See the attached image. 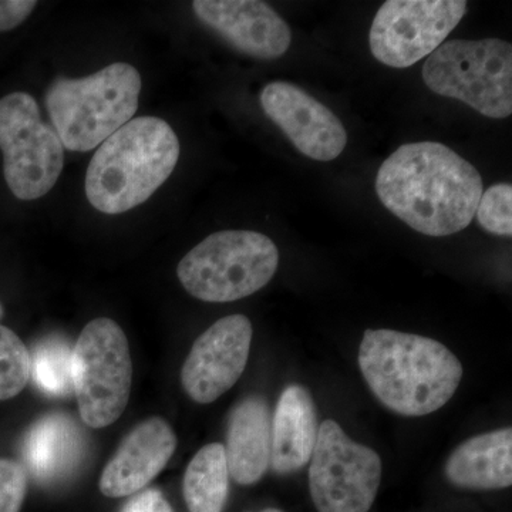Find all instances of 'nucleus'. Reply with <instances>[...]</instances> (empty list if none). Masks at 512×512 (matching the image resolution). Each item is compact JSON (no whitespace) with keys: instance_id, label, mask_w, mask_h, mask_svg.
<instances>
[{"instance_id":"25","label":"nucleus","mask_w":512,"mask_h":512,"mask_svg":"<svg viewBox=\"0 0 512 512\" xmlns=\"http://www.w3.org/2000/svg\"><path fill=\"white\" fill-rule=\"evenodd\" d=\"M123 512H173V510L160 491L147 490L128 501Z\"/></svg>"},{"instance_id":"24","label":"nucleus","mask_w":512,"mask_h":512,"mask_svg":"<svg viewBox=\"0 0 512 512\" xmlns=\"http://www.w3.org/2000/svg\"><path fill=\"white\" fill-rule=\"evenodd\" d=\"M36 5L33 0H0V32L15 29L25 22Z\"/></svg>"},{"instance_id":"26","label":"nucleus","mask_w":512,"mask_h":512,"mask_svg":"<svg viewBox=\"0 0 512 512\" xmlns=\"http://www.w3.org/2000/svg\"><path fill=\"white\" fill-rule=\"evenodd\" d=\"M261 512H282V511L275 510V508H268V510H264V511H261Z\"/></svg>"},{"instance_id":"6","label":"nucleus","mask_w":512,"mask_h":512,"mask_svg":"<svg viewBox=\"0 0 512 512\" xmlns=\"http://www.w3.org/2000/svg\"><path fill=\"white\" fill-rule=\"evenodd\" d=\"M431 92L463 101L490 119L512 114V46L501 39L448 40L423 66Z\"/></svg>"},{"instance_id":"21","label":"nucleus","mask_w":512,"mask_h":512,"mask_svg":"<svg viewBox=\"0 0 512 512\" xmlns=\"http://www.w3.org/2000/svg\"><path fill=\"white\" fill-rule=\"evenodd\" d=\"M29 379V350L13 330L0 325V402L18 396Z\"/></svg>"},{"instance_id":"9","label":"nucleus","mask_w":512,"mask_h":512,"mask_svg":"<svg viewBox=\"0 0 512 512\" xmlns=\"http://www.w3.org/2000/svg\"><path fill=\"white\" fill-rule=\"evenodd\" d=\"M309 463L316 510L369 512L382 481V460L375 450L350 439L335 420H325Z\"/></svg>"},{"instance_id":"10","label":"nucleus","mask_w":512,"mask_h":512,"mask_svg":"<svg viewBox=\"0 0 512 512\" xmlns=\"http://www.w3.org/2000/svg\"><path fill=\"white\" fill-rule=\"evenodd\" d=\"M466 10L464 0H387L370 28V52L394 69L413 66L443 45Z\"/></svg>"},{"instance_id":"2","label":"nucleus","mask_w":512,"mask_h":512,"mask_svg":"<svg viewBox=\"0 0 512 512\" xmlns=\"http://www.w3.org/2000/svg\"><path fill=\"white\" fill-rule=\"evenodd\" d=\"M359 366L379 402L406 417L437 412L463 379V365L443 343L390 329L366 330Z\"/></svg>"},{"instance_id":"7","label":"nucleus","mask_w":512,"mask_h":512,"mask_svg":"<svg viewBox=\"0 0 512 512\" xmlns=\"http://www.w3.org/2000/svg\"><path fill=\"white\" fill-rule=\"evenodd\" d=\"M72 377L80 416L87 426L103 429L124 413L133 363L126 335L114 320L87 323L73 349Z\"/></svg>"},{"instance_id":"12","label":"nucleus","mask_w":512,"mask_h":512,"mask_svg":"<svg viewBox=\"0 0 512 512\" xmlns=\"http://www.w3.org/2000/svg\"><path fill=\"white\" fill-rule=\"evenodd\" d=\"M262 109L303 156L316 161L338 158L348 144L342 121L295 84L274 82L262 89Z\"/></svg>"},{"instance_id":"27","label":"nucleus","mask_w":512,"mask_h":512,"mask_svg":"<svg viewBox=\"0 0 512 512\" xmlns=\"http://www.w3.org/2000/svg\"><path fill=\"white\" fill-rule=\"evenodd\" d=\"M3 313H5V311H3L2 303H0V319L3 318Z\"/></svg>"},{"instance_id":"16","label":"nucleus","mask_w":512,"mask_h":512,"mask_svg":"<svg viewBox=\"0 0 512 512\" xmlns=\"http://www.w3.org/2000/svg\"><path fill=\"white\" fill-rule=\"evenodd\" d=\"M318 431V413L311 393L299 384L286 387L272 420V470L288 476L305 467L311 461Z\"/></svg>"},{"instance_id":"3","label":"nucleus","mask_w":512,"mask_h":512,"mask_svg":"<svg viewBox=\"0 0 512 512\" xmlns=\"http://www.w3.org/2000/svg\"><path fill=\"white\" fill-rule=\"evenodd\" d=\"M180 141L158 117H138L107 138L86 173V195L104 214H123L144 204L173 174Z\"/></svg>"},{"instance_id":"11","label":"nucleus","mask_w":512,"mask_h":512,"mask_svg":"<svg viewBox=\"0 0 512 512\" xmlns=\"http://www.w3.org/2000/svg\"><path fill=\"white\" fill-rule=\"evenodd\" d=\"M251 320L225 316L195 340L185 359L181 383L194 402L210 404L228 392L247 367L251 350Z\"/></svg>"},{"instance_id":"15","label":"nucleus","mask_w":512,"mask_h":512,"mask_svg":"<svg viewBox=\"0 0 512 512\" xmlns=\"http://www.w3.org/2000/svg\"><path fill=\"white\" fill-rule=\"evenodd\" d=\"M272 419L264 397L249 396L232 410L228 420L227 457L229 477L252 485L271 466Z\"/></svg>"},{"instance_id":"17","label":"nucleus","mask_w":512,"mask_h":512,"mask_svg":"<svg viewBox=\"0 0 512 512\" xmlns=\"http://www.w3.org/2000/svg\"><path fill=\"white\" fill-rule=\"evenodd\" d=\"M446 477L467 490H503L512 484V430L471 437L451 453Z\"/></svg>"},{"instance_id":"20","label":"nucleus","mask_w":512,"mask_h":512,"mask_svg":"<svg viewBox=\"0 0 512 512\" xmlns=\"http://www.w3.org/2000/svg\"><path fill=\"white\" fill-rule=\"evenodd\" d=\"M73 350L66 340L49 338L30 355V377L47 396L66 397L73 393Z\"/></svg>"},{"instance_id":"19","label":"nucleus","mask_w":512,"mask_h":512,"mask_svg":"<svg viewBox=\"0 0 512 512\" xmlns=\"http://www.w3.org/2000/svg\"><path fill=\"white\" fill-rule=\"evenodd\" d=\"M229 471L224 446L202 447L184 476V498L190 512H222L228 497Z\"/></svg>"},{"instance_id":"18","label":"nucleus","mask_w":512,"mask_h":512,"mask_svg":"<svg viewBox=\"0 0 512 512\" xmlns=\"http://www.w3.org/2000/svg\"><path fill=\"white\" fill-rule=\"evenodd\" d=\"M83 437L73 419L62 413L46 414L36 421L23 440V458L36 480H57L79 463Z\"/></svg>"},{"instance_id":"14","label":"nucleus","mask_w":512,"mask_h":512,"mask_svg":"<svg viewBox=\"0 0 512 512\" xmlns=\"http://www.w3.org/2000/svg\"><path fill=\"white\" fill-rule=\"evenodd\" d=\"M175 448L177 437L160 417L138 424L104 468L101 493L110 498L136 494L164 470Z\"/></svg>"},{"instance_id":"8","label":"nucleus","mask_w":512,"mask_h":512,"mask_svg":"<svg viewBox=\"0 0 512 512\" xmlns=\"http://www.w3.org/2000/svg\"><path fill=\"white\" fill-rule=\"evenodd\" d=\"M0 150L6 184L19 200L45 197L62 174V141L55 128L43 121L30 94L12 93L0 99Z\"/></svg>"},{"instance_id":"22","label":"nucleus","mask_w":512,"mask_h":512,"mask_svg":"<svg viewBox=\"0 0 512 512\" xmlns=\"http://www.w3.org/2000/svg\"><path fill=\"white\" fill-rule=\"evenodd\" d=\"M481 227L490 234L511 237L512 235V187L497 184L481 195L476 211Z\"/></svg>"},{"instance_id":"5","label":"nucleus","mask_w":512,"mask_h":512,"mask_svg":"<svg viewBox=\"0 0 512 512\" xmlns=\"http://www.w3.org/2000/svg\"><path fill=\"white\" fill-rule=\"evenodd\" d=\"M279 252L254 231H221L192 248L178 264L185 291L200 301L227 303L254 295L271 282Z\"/></svg>"},{"instance_id":"1","label":"nucleus","mask_w":512,"mask_h":512,"mask_svg":"<svg viewBox=\"0 0 512 512\" xmlns=\"http://www.w3.org/2000/svg\"><path fill=\"white\" fill-rule=\"evenodd\" d=\"M376 192L384 207L414 231L447 237L473 221L483 178L450 147L423 141L404 144L384 161Z\"/></svg>"},{"instance_id":"13","label":"nucleus","mask_w":512,"mask_h":512,"mask_svg":"<svg viewBox=\"0 0 512 512\" xmlns=\"http://www.w3.org/2000/svg\"><path fill=\"white\" fill-rule=\"evenodd\" d=\"M195 16L245 55L279 59L288 52L292 32L268 3L259 0H195Z\"/></svg>"},{"instance_id":"4","label":"nucleus","mask_w":512,"mask_h":512,"mask_svg":"<svg viewBox=\"0 0 512 512\" xmlns=\"http://www.w3.org/2000/svg\"><path fill=\"white\" fill-rule=\"evenodd\" d=\"M140 93L136 67L113 63L83 79L57 77L45 103L63 148L86 153L133 120Z\"/></svg>"},{"instance_id":"23","label":"nucleus","mask_w":512,"mask_h":512,"mask_svg":"<svg viewBox=\"0 0 512 512\" xmlns=\"http://www.w3.org/2000/svg\"><path fill=\"white\" fill-rule=\"evenodd\" d=\"M28 491V471L15 460L0 458V512H19Z\"/></svg>"}]
</instances>
